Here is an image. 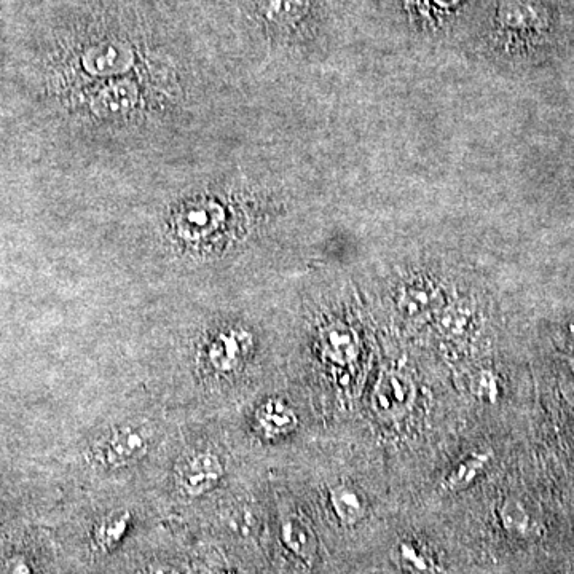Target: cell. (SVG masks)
I'll use <instances>...</instances> for the list:
<instances>
[{
	"instance_id": "obj_3",
	"label": "cell",
	"mask_w": 574,
	"mask_h": 574,
	"mask_svg": "<svg viewBox=\"0 0 574 574\" xmlns=\"http://www.w3.org/2000/svg\"><path fill=\"white\" fill-rule=\"evenodd\" d=\"M149 452V439L141 429L122 426L99 439L93 449L96 463L107 469H122L139 463Z\"/></svg>"
},
{
	"instance_id": "obj_19",
	"label": "cell",
	"mask_w": 574,
	"mask_h": 574,
	"mask_svg": "<svg viewBox=\"0 0 574 574\" xmlns=\"http://www.w3.org/2000/svg\"><path fill=\"white\" fill-rule=\"evenodd\" d=\"M12 567L8 568V574H29L28 568L24 567V563L21 560H13L10 563Z\"/></svg>"
},
{
	"instance_id": "obj_6",
	"label": "cell",
	"mask_w": 574,
	"mask_h": 574,
	"mask_svg": "<svg viewBox=\"0 0 574 574\" xmlns=\"http://www.w3.org/2000/svg\"><path fill=\"white\" fill-rule=\"evenodd\" d=\"M501 527L512 538L530 541L536 539L543 531V522L536 516V512L531 511L527 504L519 498H506L501 503L500 511Z\"/></svg>"
},
{
	"instance_id": "obj_2",
	"label": "cell",
	"mask_w": 574,
	"mask_h": 574,
	"mask_svg": "<svg viewBox=\"0 0 574 574\" xmlns=\"http://www.w3.org/2000/svg\"><path fill=\"white\" fill-rule=\"evenodd\" d=\"M254 350V337L243 327L217 332L205 348L206 366L219 377H230L243 369Z\"/></svg>"
},
{
	"instance_id": "obj_5",
	"label": "cell",
	"mask_w": 574,
	"mask_h": 574,
	"mask_svg": "<svg viewBox=\"0 0 574 574\" xmlns=\"http://www.w3.org/2000/svg\"><path fill=\"white\" fill-rule=\"evenodd\" d=\"M396 307L405 319L426 321L439 316L445 308L444 291L433 280L418 276L405 281L396 295Z\"/></svg>"
},
{
	"instance_id": "obj_10",
	"label": "cell",
	"mask_w": 574,
	"mask_h": 574,
	"mask_svg": "<svg viewBox=\"0 0 574 574\" xmlns=\"http://www.w3.org/2000/svg\"><path fill=\"white\" fill-rule=\"evenodd\" d=\"M329 501H331L335 516L346 527H353L356 523L361 522L369 511L366 495L361 492V488L353 484H346V482L331 488Z\"/></svg>"
},
{
	"instance_id": "obj_9",
	"label": "cell",
	"mask_w": 574,
	"mask_h": 574,
	"mask_svg": "<svg viewBox=\"0 0 574 574\" xmlns=\"http://www.w3.org/2000/svg\"><path fill=\"white\" fill-rule=\"evenodd\" d=\"M281 541L287 551L305 563L315 560L318 552V539L305 520L297 516H286L280 525Z\"/></svg>"
},
{
	"instance_id": "obj_7",
	"label": "cell",
	"mask_w": 574,
	"mask_h": 574,
	"mask_svg": "<svg viewBox=\"0 0 574 574\" xmlns=\"http://www.w3.org/2000/svg\"><path fill=\"white\" fill-rule=\"evenodd\" d=\"M323 356L335 366H350L359 356L358 332L346 324H331L321 334Z\"/></svg>"
},
{
	"instance_id": "obj_11",
	"label": "cell",
	"mask_w": 574,
	"mask_h": 574,
	"mask_svg": "<svg viewBox=\"0 0 574 574\" xmlns=\"http://www.w3.org/2000/svg\"><path fill=\"white\" fill-rule=\"evenodd\" d=\"M492 457V450L488 449L471 453L450 472L449 476L445 477L442 488L447 492H461L464 488H468L485 471Z\"/></svg>"
},
{
	"instance_id": "obj_14",
	"label": "cell",
	"mask_w": 574,
	"mask_h": 574,
	"mask_svg": "<svg viewBox=\"0 0 574 574\" xmlns=\"http://www.w3.org/2000/svg\"><path fill=\"white\" fill-rule=\"evenodd\" d=\"M310 10V0H265L264 16L268 23L287 28L299 23Z\"/></svg>"
},
{
	"instance_id": "obj_16",
	"label": "cell",
	"mask_w": 574,
	"mask_h": 574,
	"mask_svg": "<svg viewBox=\"0 0 574 574\" xmlns=\"http://www.w3.org/2000/svg\"><path fill=\"white\" fill-rule=\"evenodd\" d=\"M134 99H136V91L126 85H115L111 90L104 91L103 95H99L98 111L103 114H118V112H125L133 106Z\"/></svg>"
},
{
	"instance_id": "obj_17",
	"label": "cell",
	"mask_w": 574,
	"mask_h": 574,
	"mask_svg": "<svg viewBox=\"0 0 574 574\" xmlns=\"http://www.w3.org/2000/svg\"><path fill=\"white\" fill-rule=\"evenodd\" d=\"M147 574H190L189 568L173 560H158L150 563Z\"/></svg>"
},
{
	"instance_id": "obj_18",
	"label": "cell",
	"mask_w": 574,
	"mask_h": 574,
	"mask_svg": "<svg viewBox=\"0 0 574 574\" xmlns=\"http://www.w3.org/2000/svg\"><path fill=\"white\" fill-rule=\"evenodd\" d=\"M480 390H479V394H482V396H484L485 394V398H488V396H495L496 394V385H495V378H493V375L490 374V372H484V374H482V378H480Z\"/></svg>"
},
{
	"instance_id": "obj_4",
	"label": "cell",
	"mask_w": 574,
	"mask_h": 574,
	"mask_svg": "<svg viewBox=\"0 0 574 574\" xmlns=\"http://www.w3.org/2000/svg\"><path fill=\"white\" fill-rule=\"evenodd\" d=\"M221 457L211 450H197L185 455L176 466V484L190 498L206 495L224 477Z\"/></svg>"
},
{
	"instance_id": "obj_15",
	"label": "cell",
	"mask_w": 574,
	"mask_h": 574,
	"mask_svg": "<svg viewBox=\"0 0 574 574\" xmlns=\"http://www.w3.org/2000/svg\"><path fill=\"white\" fill-rule=\"evenodd\" d=\"M85 64H87V69H90L91 72H98V74L122 72L130 64V55L123 52L122 48H99L98 52H93L87 56Z\"/></svg>"
},
{
	"instance_id": "obj_13",
	"label": "cell",
	"mask_w": 574,
	"mask_h": 574,
	"mask_svg": "<svg viewBox=\"0 0 574 574\" xmlns=\"http://www.w3.org/2000/svg\"><path fill=\"white\" fill-rule=\"evenodd\" d=\"M396 559L409 573L436 574V560L423 544L415 543V541H402L396 549Z\"/></svg>"
},
{
	"instance_id": "obj_1",
	"label": "cell",
	"mask_w": 574,
	"mask_h": 574,
	"mask_svg": "<svg viewBox=\"0 0 574 574\" xmlns=\"http://www.w3.org/2000/svg\"><path fill=\"white\" fill-rule=\"evenodd\" d=\"M417 401V386L410 375L401 370H386L378 378L370 407L382 421H399L409 415Z\"/></svg>"
},
{
	"instance_id": "obj_8",
	"label": "cell",
	"mask_w": 574,
	"mask_h": 574,
	"mask_svg": "<svg viewBox=\"0 0 574 574\" xmlns=\"http://www.w3.org/2000/svg\"><path fill=\"white\" fill-rule=\"evenodd\" d=\"M297 415L281 399H268L256 412V425L267 439L287 436L297 428Z\"/></svg>"
},
{
	"instance_id": "obj_12",
	"label": "cell",
	"mask_w": 574,
	"mask_h": 574,
	"mask_svg": "<svg viewBox=\"0 0 574 574\" xmlns=\"http://www.w3.org/2000/svg\"><path fill=\"white\" fill-rule=\"evenodd\" d=\"M131 514L128 511H117L107 514L93 531V544L99 552H109L125 538L130 528Z\"/></svg>"
}]
</instances>
